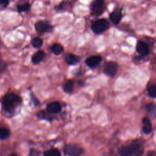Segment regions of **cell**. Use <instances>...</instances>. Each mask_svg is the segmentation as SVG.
<instances>
[{
    "label": "cell",
    "mask_w": 156,
    "mask_h": 156,
    "mask_svg": "<svg viewBox=\"0 0 156 156\" xmlns=\"http://www.w3.org/2000/svg\"><path fill=\"white\" fill-rule=\"evenodd\" d=\"M21 102L20 98L15 93L9 92L2 98V104L4 111L8 113H13Z\"/></svg>",
    "instance_id": "cell-1"
},
{
    "label": "cell",
    "mask_w": 156,
    "mask_h": 156,
    "mask_svg": "<svg viewBox=\"0 0 156 156\" xmlns=\"http://www.w3.org/2000/svg\"><path fill=\"white\" fill-rule=\"evenodd\" d=\"M119 153L120 156H142L143 148L137 143H133L128 145L122 146Z\"/></svg>",
    "instance_id": "cell-2"
},
{
    "label": "cell",
    "mask_w": 156,
    "mask_h": 156,
    "mask_svg": "<svg viewBox=\"0 0 156 156\" xmlns=\"http://www.w3.org/2000/svg\"><path fill=\"white\" fill-rule=\"evenodd\" d=\"M110 27L109 21L105 18H100L92 23L91 29L95 34L99 35L108 29Z\"/></svg>",
    "instance_id": "cell-3"
},
{
    "label": "cell",
    "mask_w": 156,
    "mask_h": 156,
    "mask_svg": "<svg viewBox=\"0 0 156 156\" xmlns=\"http://www.w3.org/2000/svg\"><path fill=\"white\" fill-rule=\"evenodd\" d=\"M105 9V3L104 0H94L90 4V12L93 16H101L104 12Z\"/></svg>",
    "instance_id": "cell-4"
},
{
    "label": "cell",
    "mask_w": 156,
    "mask_h": 156,
    "mask_svg": "<svg viewBox=\"0 0 156 156\" xmlns=\"http://www.w3.org/2000/svg\"><path fill=\"white\" fill-rule=\"evenodd\" d=\"M34 27L36 32L40 35L52 32L54 29L53 26L49 22L45 20L37 21L35 23Z\"/></svg>",
    "instance_id": "cell-5"
},
{
    "label": "cell",
    "mask_w": 156,
    "mask_h": 156,
    "mask_svg": "<svg viewBox=\"0 0 156 156\" xmlns=\"http://www.w3.org/2000/svg\"><path fill=\"white\" fill-rule=\"evenodd\" d=\"M83 152V149L75 144H68L64 148V152L68 156H80Z\"/></svg>",
    "instance_id": "cell-6"
},
{
    "label": "cell",
    "mask_w": 156,
    "mask_h": 156,
    "mask_svg": "<svg viewBox=\"0 0 156 156\" xmlns=\"http://www.w3.org/2000/svg\"><path fill=\"white\" fill-rule=\"evenodd\" d=\"M123 17L122 9L116 5L109 14V18L110 21L115 25H118L121 22Z\"/></svg>",
    "instance_id": "cell-7"
},
{
    "label": "cell",
    "mask_w": 156,
    "mask_h": 156,
    "mask_svg": "<svg viewBox=\"0 0 156 156\" xmlns=\"http://www.w3.org/2000/svg\"><path fill=\"white\" fill-rule=\"evenodd\" d=\"M118 69V64L114 61H110L106 63L104 68V73L109 76L113 77L117 73Z\"/></svg>",
    "instance_id": "cell-8"
},
{
    "label": "cell",
    "mask_w": 156,
    "mask_h": 156,
    "mask_svg": "<svg viewBox=\"0 0 156 156\" xmlns=\"http://www.w3.org/2000/svg\"><path fill=\"white\" fill-rule=\"evenodd\" d=\"M136 51L140 54V55L145 57L149 54V47L147 43L142 40H138L136 42L135 46Z\"/></svg>",
    "instance_id": "cell-9"
},
{
    "label": "cell",
    "mask_w": 156,
    "mask_h": 156,
    "mask_svg": "<svg viewBox=\"0 0 156 156\" xmlns=\"http://www.w3.org/2000/svg\"><path fill=\"white\" fill-rule=\"evenodd\" d=\"M102 58L101 56L99 55H91L89 57H88L85 62V64L91 68H94L97 67L102 62Z\"/></svg>",
    "instance_id": "cell-10"
},
{
    "label": "cell",
    "mask_w": 156,
    "mask_h": 156,
    "mask_svg": "<svg viewBox=\"0 0 156 156\" xmlns=\"http://www.w3.org/2000/svg\"><path fill=\"white\" fill-rule=\"evenodd\" d=\"M62 110L61 105L58 102H52L48 104L46 106L47 112L51 114H55L60 112Z\"/></svg>",
    "instance_id": "cell-11"
},
{
    "label": "cell",
    "mask_w": 156,
    "mask_h": 156,
    "mask_svg": "<svg viewBox=\"0 0 156 156\" xmlns=\"http://www.w3.org/2000/svg\"><path fill=\"white\" fill-rule=\"evenodd\" d=\"M64 60L65 62L69 65H75L80 61V57L71 53H67L65 54Z\"/></svg>",
    "instance_id": "cell-12"
},
{
    "label": "cell",
    "mask_w": 156,
    "mask_h": 156,
    "mask_svg": "<svg viewBox=\"0 0 156 156\" xmlns=\"http://www.w3.org/2000/svg\"><path fill=\"white\" fill-rule=\"evenodd\" d=\"M45 53L41 50H39L35 53H34L31 58L32 62L34 65H37L40 63L45 57Z\"/></svg>",
    "instance_id": "cell-13"
},
{
    "label": "cell",
    "mask_w": 156,
    "mask_h": 156,
    "mask_svg": "<svg viewBox=\"0 0 156 156\" xmlns=\"http://www.w3.org/2000/svg\"><path fill=\"white\" fill-rule=\"evenodd\" d=\"M143 131L146 134H149L152 132V124L149 119L147 117H144L143 120Z\"/></svg>",
    "instance_id": "cell-14"
},
{
    "label": "cell",
    "mask_w": 156,
    "mask_h": 156,
    "mask_svg": "<svg viewBox=\"0 0 156 156\" xmlns=\"http://www.w3.org/2000/svg\"><path fill=\"white\" fill-rule=\"evenodd\" d=\"M31 5L29 2H24L23 3H20L16 5V9L18 13L27 12L30 9Z\"/></svg>",
    "instance_id": "cell-15"
},
{
    "label": "cell",
    "mask_w": 156,
    "mask_h": 156,
    "mask_svg": "<svg viewBox=\"0 0 156 156\" xmlns=\"http://www.w3.org/2000/svg\"><path fill=\"white\" fill-rule=\"evenodd\" d=\"M51 49L52 53H54L56 55H58L61 54L64 50L63 46L60 43H54L52 45Z\"/></svg>",
    "instance_id": "cell-16"
},
{
    "label": "cell",
    "mask_w": 156,
    "mask_h": 156,
    "mask_svg": "<svg viewBox=\"0 0 156 156\" xmlns=\"http://www.w3.org/2000/svg\"><path fill=\"white\" fill-rule=\"evenodd\" d=\"M70 3L66 1H63L59 4H58L55 7V10L57 12H64L68 10L70 6Z\"/></svg>",
    "instance_id": "cell-17"
},
{
    "label": "cell",
    "mask_w": 156,
    "mask_h": 156,
    "mask_svg": "<svg viewBox=\"0 0 156 156\" xmlns=\"http://www.w3.org/2000/svg\"><path fill=\"white\" fill-rule=\"evenodd\" d=\"M146 110L150 114V115L156 119V105L153 103H150L146 106Z\"/></svg>",
    "instance_id": "cell-18"
},
{
    "label": "cell",
    "mask_w": 156,
    "mask_h": 156,
    "mask_svg": "<svg viewBox=\"0 0 156 156\" xmlns=\"http://www.w3.org/2000/svg\"><path fill=\"white\" fill-rule=\"evenodd\" d=\"M43 40L39 37H34L31 40V44L32 46L36 49H39L43 45Z\"/></svg>",
    "instance_id": "cell-19"
},
{
    "label": "cell",
    "mask_w": 156,
    "mask_h": 156,
    "mask_svg": "<svg viewBox=\"0 0 156 156\" xmlns=\"http://www.w3.org/2000/svg\"><path fill=\"white\" fill-rule=\"evenodd\" d=\"M74 88V81L73 80H68L63 85V90L67 93L73 91Z\"/></svg>",
    "instance_id": "cell-20"
},
{
    "label": "cell",
    "mask_w": 156,
    "mask_h": 156,
    "mask_svg": "<svg viewBox=\"0 0 156 156\" xmlns=\"http://www.w3.org/2000/svg\"><path fill=\"white\" fill-rule=\"evenodd\" d=\"M147 92L150 96L152 98H156V83H149L147 88Z\"/></svg>",
    "instance_id": "cell-21"
},
{
    "label": "cell",
    "mask_w": 156,
    "mask_h": 156,
    "mask_svg": "<svg viewBox=\"0 0 156 156\" xmlns=\"http://www.w3.org/2000/svg\"><path fill=\"white\" fill-rule=\"evenodd\" d=\"M43 156H61V153L58 149L52 148L45 151L43 154Z\"/></svg>",
    "instance_id": "cell-22"
},
{
    "label": "cell",
    "mask_w": 156,
    "mask_h": 156,
    "mask_svg": "<svg viewBox=\"0 0 156 156\" xmlns=\"http://www.w3.org/2000/svg\"><path fill=\"white\" fill-rule=\"evenodd\" d=\"M10 136L9 130L5 127H1L0 129V138L1 140H5Z\"/></svg>",
    "instance_id": "cell-23"
},
{
    "label": "cell",
    "mask_w": 156,
    "mask_h": 156,
    "mask_svg": "<svg viewBox=\"0 0 156 156\" xmlns=\"http://www.w3.org/2000/svg\"><path fill=\"white\" fill-rule=\"evenodd\" d=\"M46 112L44 110H42V111H40L39 112L37 113V116H38V118H40V119H48L49 118L46 117Z\"/></svg>",
    "instance_id": "cell-24"
},
{
    "label": "cell",
    "mask_w": 156,
    "mask_h": 156,
    "mask_svg": "<svg viewBox=\"0 0 156 156\" xmlns=\"http://www.w3.org/2000/svg\"><path fill=\"white\" fill-rule=\"evenodd\" d=\"M30 99H31V100H32V102L34 103V104L35 105L37 106V105L40 104L39 101H38V100L36 98V97H35L34 94H32V93L30 94Z\"/></svg>",
    "instance_id": "cell-25"
},
{
    "label": "cell",
    "mask_w": 156,
    "mask_h": 156,
    "mask_svg": "<svg viewBox=\"0 0 156 156\" xmlns=\"http://www.w3.org/2000/svg\"><path fill=\"white\" fill-rule=\"evenodd\" d=\"M9 0H0V3L4 8H6L9 4Z\"/></svg>",
    "instance_id": "cell-26"
},
{
    "label": "cell",
    "mask_w": 156,
    "mask_h": 156,
    "mask_svg": "<svg viewBox=\"0 0 156 156\" xmlns=\"http://www.w3.org/2000/svg\"><path fill=\"white\" fill-rule=\"evenodd\" d=\"M39 155H40V152L34 149H31L29 153V156H38Z\"/></svg>",
    "instance_id": "cell-27"
},
{
    "label": "cell",
    "mask_w": 156,
    "mask_h": 156,
    "mask_svg": "<svg viewBox=\"0 0 156 156\" xmlns=\"http://www.w3.org/2000/svg\"><path fill=\"white\" fill-rule=\"evenodd\" d=\"M6 67H7V64H6V63H5V62H1V73H2L4 70H5V69L6 68Z\"/></svg>",
    "instance_id": "cell-28"
},
{
    "label": "cell",
    "mask_w": 156,
    "mask_h": 156,
    "mask_svg": "<svg viewBox=\"0 0 156 156\" xmlns=\"http://www.w3.org/2000/svg\"><path fill=\"white\" fill-rule=\"evenodd\" d=\"M79 84L80 85H81V86H83V85H84V82L81 80H80V81L79 82Z\"/></svg>",
    "instance_id": "cell-29"
},
{
    "label": "cell",
    "mask_w": 156,
    "mask_h": 156,
    "mask_svg": "<svg viewBox=\"0 0 156 156\" xmlns=\"http://www.w3.org/2000/svg\"><path fill=\"white\" fill-rule=\"evenodd\" d=\"M9 156H17L16 154H11V155H10Z\"/></svg>",
    "instance_id": "cell-30"
}]
</instances>
